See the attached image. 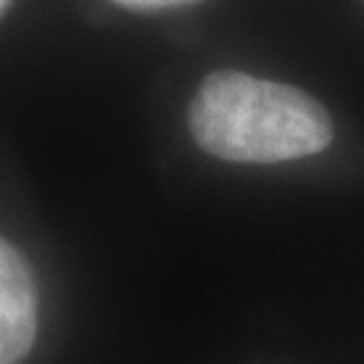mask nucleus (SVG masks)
Wrapping results in <instances>:
<instances>
[{
  "instance_id": "obj_2",
  "label": "nucleus",
  "mask_w": 364,
  "mask_h": 364,
  "mask_svg": "<svg viewBox=\"0 0 364 364\" xmlns=\"http://www.w3.org/2000/svg\"><path fill=\"white\" fill-rule=\"evenodd\" d=\"M38 332V289L16 248L0 237V364H19Z\"/></svg>"
},
{
  "instance_id": "obj_3",
  "label": "nucleus",
  "mask_w": 364,
  "mask_h": 364,
  "mask_svg": "<svg viewBox=\"0 0 364 364\" xmlns=\"http://www.w3.org/2000/svg\"><path fill=\"white\" fill-rule=\"evenodd\" d=\"M124 9H146V11H156V9H173V6H186V3H197V0H114Z\"/></svg>"
},
{
  "instance_id": "obj_1",
  "label": "nucleus",
  "mask_w": 364,
  "mask_h": 364,
  "mask_svg": "<svg viewBox=\"0 0 364 364\" xmlns=\"http://www.w3.org/2000/svg\"><path fill=\"white\" fill-rule=\"evenodd\" d=\"M189 130L203 151L219 159L273 165L324 151L332 119L297 87L216 70L203 78L189 103Z\"/></svg>"
},
{
  "instance_id": "obj_4",
  "label": "nucleus",
  "mask_w": 364,
  "mask_h": 364,
  "mask_svg": "<svg viewBox=\"0 0 364 364\" xmlns=\"http://www.w3.org/2000/svg\"><path fill=\"white\" fill-rule=\"evenodd\" d=\"M9 3H11V0H0V16H3V11L9 9Z\"/></svg>"
}]
</instances>
